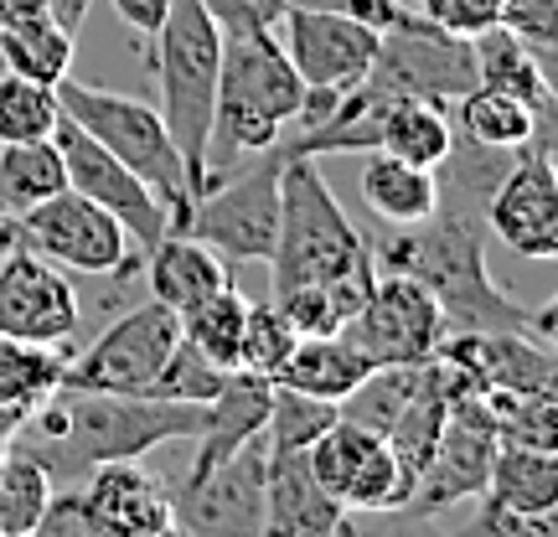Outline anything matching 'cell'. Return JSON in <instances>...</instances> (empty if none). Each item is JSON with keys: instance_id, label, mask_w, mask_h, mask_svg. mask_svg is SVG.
I'll use <instances>...</instances> for the list:
<instances>
[{"instance_id": "41", "label": "cell", "mask_w": 558, "mask_h": 537, "mask_svg": "<svg viewBox=\"0 0 558 537\" xmlns=\"http://www.w3.org/2000/svg\"><path fill=\"white\" fill-rule=\"evenodd\" d=\"M337 537H476V527H445L439 512H347Z\"/></svg>"}, {"instance_id": "43", "label": "cell", "mask_w": 558, "mask_h": 537, "mask_svg": "<svg viewBox=\"0 0 558 537\" xmlns=\"http://www.w3.org/2000/svg\"><path fill=\"white\" fill-rule=\"evenodd\" d=\"M501 26H512L533 52L558 47V0H501Z\"/></svg>"}, {"instance_id": "3", "label": "cell", "mask_w": 558, "mask_h": 537, "mask_svg": "<svg viewBox=\"0 0 558 537\" xmlns=\"http://www.w3.org/2000/svg\"><path fill=\"white\" fill-rule=\"evenodd\" d=\"M218 21V114H213V156L239 150L259 156L290 135L300 114L305 83L279 47V11L284 0H202ZM207 156V166H213Z\"/></svg>"}, {"instance_id": "52", "label": "cell", "mask_w": 558, "mask_h": 537, "mask_svg": "<svg viewBox=\"0 0 558 537\" xmlns=\"http://www.w3.org/2000/svg\"><path fill=\"white\" fill-rule=\"evenodd\" d=\"M0 537H5V533H0Z\"/></svg>"}, {"instance_id": "9", "label": "cell", "mask_w": 558, "mask_h": 537, "mask_svg": "<svg viewBox=\"0 0 558 537\" xmlns=\"http://www.w3.org/2000/svg\"><path fill=\"white\" fill-rule=\"evenodd\" d=\"M177 341H181V316L145 295L124 316L109 320L78 357L62 362L58 388H78V393H150L160 362L171 357Z\"/></svg>"}, {"instance_id": "21", "label": "cell", "mask_w": 558, "mask_h": 537, "mask_svg": "<svg viewBox=\"0 0 558 537\" xmlns=\"http://www.w3.org/2000/svg\"><path fill=\"white\" fill-rule=\"evenodd\" d=\"M269 399H275V382L269 378H254V373H243L233 367L228 382L218 388V399L207 403V418H202V435L192 439L197 444V455H192V476H207L213 465L222 460H233L248 444V439L264 435V424H269Z\"/></svg>"}, {"instance_id": "29", "label": "cell", "mask_w": 558, "mask_h": 537, "mask_svg": "<svg viewBox=\"0 0 558 537\" xmlns=\"http://www.w3.org/2000/svg\"><path fill=\"white\" fill-rule=\"evenodd\" d=\"M456 139V124H450V103L435 99H388L383 103V130H378V150L399 160H414V166H429L435 171L445 150Z\"/></svg>"}, {"instance_id": "42", "label": "cell", "mask_w": 558, "mask_h": 537, "mask_svg": "<svg viewBox=\"0 0 558 537\" xmlns=\"http://www.w3.org/2000/svg\"><path fill=\"white\" fill-rule=\"evenodd\" d=\"M476 537H558V512H518L492 497H476Z\"/></svg>"}, {"instance_id": "22", "label": "cell", "mask_w": 558, "mask_h": 537, "mask_svg": "<svg viewBox=\"0 0 558 537\" xmlns=\"http://www.w3.org/2000/svg\"><path fill=\"white\" fill-rule=\"evenodd\" d=\"M222 284H233L228 279V264L197 243L192 233H166V239L145 254V295L160 300L166 310H192L197 300L218 295Z\"/></svg>"}, {"instance_id": "12", "label": "cell", "mask_w": 558, "mask_h": 537, "mask_svg": "<svg viewBox=\"0 0 558 537\" xmlns=\"http://www.w3.org/2000/svg\"><path fill=\"white\" fill-rule=\"evenodd\" d=\"M78 331H83V300L78 284L68 279V269L11 243L0 254V337L26 341V346L73 352Z\"/></svg>"}, {"instance_id": "51", "label": "cell", "mask_w": 558, "mask_h": 537, "mask_svg": "<svg viewBox=\"0 0 558 537\" xmlns=\"http://www.w3.org/2000/svg\"><path fill=\"white\" fill-rule=\"evenodd\" d=\"M171 537H181V533H171Z\"/></svg>"}, {"instance_id": "27", "label": "cell", "mask_w": 558, "mask_h": 537, "mask_svg": "<svg viewBox=\"0 0 558 537\" xmlns=\"http://www.w3.org/2000/svg\"><path fill=\"white\" fill-rule=\"evenodd\" d=\"M481 497L518 507V512H558V450L538 444H501L492 455V476Z\"/></svg>"}, {"instance_id": "15", "label": "cell", "mask_w": 558, "mask_h": 537, "mask_svg": "<svg viewBox=\"0 0 558 537\" xmlns=\"http://www.w3.org/2000/svg\"><path fill=\"white\" fill-rule=\"evenodd\" d=\"M264 471H269V444L248 439L233 460L213 465L207 476H192L181 486L177 533L181 537H264Z\"/></svg>"}, {"instance_id": "34", "label": "cell", "mask_w": 558, "mask_h": 537, "mask_svg": "<svg viewBox=\"0 0 558 537\" xmlns=\"http://www.w3.org/2000/svg\"><path fill=\"white\" fill-rule=\"evenodd\" d=\"M62 362L68 352L0 337V408H37L47 393H58Z\"/></svg>"}, {"instance_id": "32", "label": "cell", "mask_w": 558, "mask_h": 537, "mask_svg": "<svg viewBox=\"0 0 558 537\" xmlns=\"http://www.w3.org/2000/svg\"><path fill=\"white\" fill-rule=\"evenodd\" d=\"M52 491H58V480L47 476L26 450L11 444V450L0 455V533L32 537L41 512H47V501H52Z\"/></svg>"}, {"instance_id": "20", "label": "cell", "mask_w": 558, "mask_h": 537, "mask_svg": "<svg viewBox=\"0 0 558 537\" xmlns=\"http://www.w3.org/2000/svg\"><path fill=\"white\" fill-rule=\"evenodd\" d=\"M341 507L331 491H320V480L305 465V450L295 455H269L264 471V537H337Z\"/></svg>"}, {"instance_id": "38", "label": "cell", "mask_w": 558, "mask_h": 537, "mask_svg": "<svg viewBox=\"0 0 558 537\" xmlns=\"http://www.w3.org/2000/svg\"><path fill=\"white\" fill-rule=\"evenodd\" d=\"M300 331L284 320V310H279L275 300H248V316H243V337H239V367L243 373H254V378H279V367H284V357L295 352Z\"/></svg>"}, {"instance_id": "35", "label": "cell", "mask_w": 558, "mask_h": 537, "mask_svg": "<svg viewBox=\"0 0 558 537\" xmlns=\"http://www.w3.org/2000/svg\"><path fill=\"white\" fill-rule=\"evenodd\" d=\"M341 418V408L331 399H311L300 388H279L269 399V424H264V444L269 455H295V450H311L331 424Z\"/></svg>"}, {"instance_id": "30", "label": "cell", "mask_w": 558, "mask_h": 537, "mask_svg": "<svg viewBox=\"0 0 558 537\" xmlns=\"http://www.w3.org/2000/svg\"><path fill=\"white\" fill-rule=\"evenodd\" d=\"M73 52H78V32H68L52 16L21 21V26L0 32V62H5V73L32 78V83H62L73 73Z\"/></svg>"}, {"instance_id": "50", "label": "cell", "mask_w": 558, "mask_h": 537, "mask_svg": "<svg viewBox=\"0 0 558 537\" xmlns=\"http://www.w3.org/2000/svg\"><path fill=\"white\" fill-rule=\"evenodd\" d=\"M0 73H5V62H0Z\"/></svg>"}, {"instance_id": "23", "label": "cell", "mask_w": 558, "mask_h": 537, "mask_svg": "<svg viewBox=\"0 0 558 537\" xmlns=\"http://www.w3.org/2000/svg\"><path fill=\"white\" fill-rule=\"evenodd\" d=\"M471 58H476V83L501 88V94L522 99L527 109H538L543 120H554V83H548V68H543V58L512 26L497 21V26L476 32V37H471Z\"/></svg>"}, {"instance_id": "5", "label": "cell", "mask_w": 558, "mask_h": 537, "mask_svg": "<svg viewBox=\"0 0 558 537\" xmlns=\"http://www.w3.org/2000/svg\"><path fill=\"white\" fill-rule=\"evenodd\" d=\"M150 62L160 83V120L171 130L186 166V186L197 197L207 186V156H213V114H218V62L222 37L218 21L202 0H171V11L150 37Z\"/></svg>"}, {"instance_id": "16", "label": "cell", "mask_w": 558, "mask_h": 537, "mask_svg": "<svg viewBox=\"0 0 558 537\" xmlns=\"http://www.w3.org/2000/svg\"><path fill=\"white\" fill-rule=\"evenodd\" d=\"M486 233L501 239L518 259H554L558 254V176L554 135L522 145L512 171L486 202Z\"/></svg>"}, {"instance_id": "13", "label": "cell", "mask_w": 558, "mask_h": 537, "mask_svg": "<svg viewBox=\"0 0 558 537\" xmlns=\"http://www.w3.org/2000/svg\"><path fill=\"white\" fill-rule=\"evenodd\" d=\"M52 145H58V156H62L68 186L83 192L88 202H99L104 212L130 233V243H135L140 254H150V248L171 233V212L156 202V192H150L124 160L109 156L88 130H78L68 114H62L58 130H52Z\"/></svg>"}, {"instance_id": "36", "label": "cell", "mask_w": 558, "mask_h": 537, "mask_svg": "<svg viewBox=\"0 0 558 537\" xmlns=\"http://www.w3.org/2000/svg\"><path fill=\"white\" fill-rule=\"evenodd\" d=\"M383 439L373 435V429H362V424H347V418H337L326 435L305 450V465H311V476L320 480V491H331V497H347V486L362 476V465L373 460V450H378Z\"/></svg>"}, {"instance_id": "1", "label": "cell", "mask_w": 558, "mask_h": 537, "mask_svg": "<svg viewBox=\"0 0 558 537\" xmlns=\"http://www.w3.org/2000/svg\"><path fill=\"white\" fill-rule=\"evenodd\" d=\"M202 418H207V403L58 388L21 418L11 444L26 450L52 480H83L94 465L140 460L171 439H197Z\"/></svg>"}, {"instance_id": "11", "label": "cell", "mask_w": 558, "mask_h": 537, "mask_svg": "<svg viewBox=\"0 0 558 537\" xmlns=\"http://www.w3.org/2000/svg\"><path fill=\"white\" fill-rule=\"evenodd\" d=\"M341 337L352 341L373 367H418V362H429L439 352L450 326H445V310L418 279L399 274V269H378L357 305V316L341 326Z\"/></svg>"}, {"instance_id": "48", "label": "cell", "mask_w": 558, "mask_h": 537, "mask_svg": "<svg viewBox=\"0 0 558 537\" xmlns=\"http://www.w3.org/2000/svg\"><path fill=\"white\" fill-rule=\"evenodd\" d=\"M11 243H16V222H11V218H5V212H0V254H5Z\"/></svg>"}, {"instance_id": "44", "label": "cell", "mask_w": 558, "mask_h": 537, "mask_svg": "<svg viewBox=\"0 0 558 537\" xmlns=\"http://www.w3.org/2000/svg\"><path fill=\"white\" fill-rule=\"evenodd\" d=\"M414 11L445 26V32H456V37H476V32L501 21V0H418Z\"/></svg>"}, {"instance_id": "49", "label": "cell", "mask_w": 558, "mask_h": 537, "mask_svg": "<svg viewBox=\"0 0 558 537\" xmlns=\"http://www.w3.org/2000/svg\"><path fill=\"white\" fill-rule=\"evenodd\" d=\"M399 5H418V0H399Z\"/></svg>"}, {"instance_id": "4", "label": "cell", "mask_w": 558, "mask_h": 537, "mask_svg": "<svg viewBox=\"0 0 558 537\" xmlns=\"http://www.w3.org/2000/svg\"><path fill=\"white\" fill-rule=\"evenodd\" d=\"M269 274H275V295L295 290V284H320V290L352 295L357 305L378 274L367 233L347 218V207L326 186L320 166L311 156H290V150H284V171H279V228Z\"/></svg>"}, {"instance_id": "18", "label": "cell", "mask_w": 558, "mask_h": 537, "mask_svg": "<svg viewBox=\"0 0 558 537\" xmlns=\"http://www.w3.org/2000/svg\"><path fill=\"white\" fill-rule=\"evenodd\" d=\"M78 497L104 537H171L177 533V507H171L166 480L150 476L140 460L94 465L83 476Z\"/></svg>"}, {"instance_id": "8", "label": "cell", "mask_w": 558, "mask_h": 537, "mask_svg": "<svg viewBox=\"0 0 558 537\" xmlns=\"http://www.w3.org/2000/svg\"><path fill=\"white\" fill-rule=\"evenodd\" d=\"M367 88L383 99H435L456 103L476 88V58L471 37H456L418 11H403L393 26H383L378 58L367 68Z\"/></svg>"}, {"instance_id": "14", "label": "cell", "mask_w": 558, "mask_h": 537, "mask_svg": "<svg viewBox=\"0 0 558 537\" xmlns=\"http://www.w3.org/2000/svg\"><path fill=\"white\" fill-rule=\"evenodd\" d=\"M492 455H497V418L486 408V393H465L450 403L435 455L418 471L403 512H450L460 501H476L492 476Z\"/></svg>"}, {"instance_id": "39", "label": "cell", "mask_w": 558, "mask_h": 537, "mask_svg": "<svg viewBox=\"0 0 558 537\" xmlns=\"http://www.w3.org/2000/svg\"><path fill=\"white\" fill-rule=\"evenodd\" d=\"M228 382V373H222L218 362H207L192 346V341L181 337L177 346H171V357L160 362L156 382H150V393L145 399H177V403H213L218 399V388Z\"/></svg>"}, {"instance_id": "25", "label": "cell", "mask_w": 558, "mask_h": 537, "mask_svg": "<svg viewBox=\"0 0 558 537\" xmlns=\"http://www.w3.org/2000/svg\"><path fill=\"white\" fill-rule=\"evenodd\" d=\"M450 124L465 139L497 145V150H522L538 135H554V120H543L538 109H527L522 99L501 94V88H486V83H476L471 94H460L450 103Z\"/></svg>"}, {"instance_id": "6", "label": "cell", "mask_w": 558, "mask_h": 537, "mask_svg": "<svg viewBox=\"0 0 558 537\" xmlns=\"http://www.w3.org/2000/svg\"><path fill=\"white\" fill-rule=\"evenodd\" d=\"M58 103L68 120L78 124V130H88L109 156L124 160V166L156 192V202L171 212V233H177L181 218H186V207H192V186H186L181 150H177V139H171V130H166V120H160L156 103L130 99V94H109L99 83H78L73 73L58 83Z\"/></svg>"}, {"instance_id": "47", "label": "cell", "mask_w": 558, "mask_h": 537, "mask_svg": "<svg viewBox=\"0 0 558 537\" xmlns=\"http://www.w3.org/2000/svg\"><path fill=\"white\" fill-rule=\"evenodd\" d=\"M52 16V0H0V32L5 26H21V21Z\"/></svg>"}, {"instance_id": "46", "label": "cell", "mask_w": 558, "mask_h": 537, "mask_svg": "<svg viewBox=\"0 0 558 537\" xmlns=\"http://www.w3.org/2000/svg\"><path fill=\"white\" fill-rule=\"evenodd\" d=\"M114 11H120V21L135 32V37H156L160 21H166V11H171V0H114Z\"/></svg>"}, {"instance_id": "2", "label": "cell", "mask_w": 558, "mask_h": 537, "mask_svg": "<svg viewBox=\"0 0 558 537\" xmlns=\"http://www.w3.org/2000/svg\"><path fill=\"white\" fill-rule=\"evenodd\" d=\"M378 269H399L418 279L435 305L445 310L450 331H522V337L548 341L554 331V305L527 310L522 300H507L501 284L486 269V222L465 212L435 207L414 228H393L367 239Z\"/></svg>"}, {"instance_id": "10", "label": "cell", "mask_w": 558, "mask_h": 537, "mask_svg": "<svg viewBox=\"0 0 558 537\" xmlns=\"http://www.w3.org/2000/svg\"><path fill=\"white\" fill-rule=\"evenodd\" d=\"M16 248H32L37 259L58 264L68 274H94V279H109L120 269L145 264V254L130 243L120 222L109 218L99 202L73 192V186H62L58 197H47L26 218H16Z\"/></svg>"}, {"instance_id": "53", "label": "cell", "mask_w": 558, "mask_h": 537, "mask_svg": "<svg viewBox=\"0 0 558 537\" xmlns=\"http://www.w3.org/2000/svg\"><path fill=\"white\" fill-rule=\"evenodd\" d=\"M32 537H37V533H32Z\"/></svg>"}, {"instance_id": "26", "label": "cell", "mask_w": 558, "mask_h": 537, "mask_svg": "<svg viewBox=\"0 0 558 537\" xmlns=\"http://www.w3.org/2000/svg\"><path fill=\"white\" fill-rule=\"evenodd\" d=\"M367 373H373V362L337 331V337H300L275 382L279 388H300V393H311V399L341 403Z\"/></svg>"}, {"instance_id": "19", "label": "cell", "mask_w": 558, "mask_h": 537, "mask_svg": "<svg viewBox=\"0 0 558 537\" xmlns=\"http://www.w3.org/2000/svg\"><path fill=\"white\" fill-rule=\"evenodd\" d=\"M435 357H450L476 378L481 393H554V352L548 341L522 331H450Z\"/></svg>"}, {"instance_id": "17", "label": "cell", "mask_w": 558, "mask_h": 537, "mask_svg": "<svg viewBox=\"0 0 558 537\" xmlns=\"http://www.w3.org/2000/svg\"><path fill=\"white\" fill-rule=\"evenodd\" d=\"M378 26L352 16H331V11H279V47L295 62L305 88H331V94H352L367 68L378 58Z\"/></svg>"}, {"instance_id": "31", "label": "cell", "mask_w": 558, "mask_h": 537, "mask_svg": "<svg viewBox=\"0 0 558 537\" xmlns=\"http://www.w3.org/2000/svg\"><path fill=\"white\" fill-rule=\"evenodd\" d=\"M243 316H248V300L222 284L218 295L197 300L192 310H181V337L197 346L207 362H218L222 373L239 367V337H243Z\"/></svg>"}, {"instance_id": "24", "label": "cell", "mask_w": 558, "mask_h": 537, "mask_svg": "<svg viewBox=\"0 0 558 537\" xmlns=\"http://www.w3.org/2000/svg\"><path fill=\"white\" fill-rule=\"evenodd\" d=\"M362 202L373 207V218L388 222V228H414L435 212L439 186L429 166H414V160H399L388 150H362Z\"/></svg>"}, {"instance_id": "37", "label": "cell", "mask_w": 558, "mask_h": 537, "mask_svg": "<svg viewBox=\"0 0 558 537\" xmlns=\"http://www.w3.org/2000/svg\"><path fill=\"white\" fill-rule=\"evenodd\" d=\"M62 120L58 83H32L16 73H0V145L11 139H52Z\"/></svg>"}, {"instance_id": "33", "label": "cell", "mask_w": 558, "mask_h": 537, "mask_svg": "<svg viewBox=\"0 0 558 537\" xmlns=\"http://www.w3.org/2000/svg\"><path fill=\"white\" fill-rule=\"evenodd\" d=\"M418 382H424V362H418V367H373L337 408L347 424H362V429H373V435L383 439L388 424H393V418L409 408V399L418 393Z\"/></svg>"}, {"instance_id": "40", "label": "cell", "mask_w": 558, "mask_h": 537, "mask_svg": "<svg viewBox=\"0 0 558 537\" xmlns=\"http://www.w3.org/2000/svg\"><path fill=\"white\" fill-rule=\"evenodd\" d=\"M409 491H414V480H409V471L399 465V455H393L388 444H378L373 460L362 465V476L347 486L341 507H347V512H399L403 501H409Z\"/></svg>"}, {"instance_id": "28", "label": "cell", "mask_w": 558, "mask_h": 537, "mask_svg": "<svg viewBox=\"0 0 558 537\" xmlns=\"http://www.w3.org/2000/svg\"><path fill=\"white\" fill-rule=\"evenodd\" d=\"M68 186L62 156L52 139H11L0 145V212L16 222Z\"/></svg>"}, {"instance_id": "45", "label": "cell", "mask_w": 558, "mask_h": 537, "mask_svg": "<svg viewBox=\"0 0 558 537\" xmlns=\"http://www.w3.org/2000/svg\"><path fill=\"white\" fill-rule=\"evenodd\" d=\"M284 5H295V11H331V16H352V21H367V26H393L403 11H414V5H399V0H284Z\"/></svg>"}, {"instance_id": "7", "label": "cell", "mask_w": 558, "mask_h": 537, "mask_svg": "<svg viewBox=\"0 0 558 537\" xmlns=\"http://www.w3.org/2000/svg\"><path fill=\"white\" fill-rule=\"evenodd\" d=\"M279 171H284V145L259 150L243 176H222L197 192L177 233L207 243L222 264H269L279 228Z\"/></svg>"}]
</instances>
